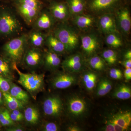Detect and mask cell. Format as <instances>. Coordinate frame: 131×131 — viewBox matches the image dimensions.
Instances as JSON below:
<instances>
[{
  "mask_svg": "<svg viewBox=\"0 0 131 131\" xmlns=\"http://www.w3.org/2000/svg\"><path fill=\"white\" fill-rule=\"evenodd\" d=\"M124 58L125 59H131V51L129 50L125 53Z\"/></svg>",
  "mask_w": 131,
  "mask_h": 131,
  "instance_id": "obj_44",
  "label": "cell"
},
{
  "mask_svg": "<svg viewBox=\"0 0 131 131\" xmlns=\"http://www.w3.org/2000/svg\"><path fill=\"white\" fill-rule=\"evenodd\" d=\"M3 94L2 92L0 91V104L2 103Z\"/></svg>",
  "mask_w": 131,
  "mask_h": 131,
  "instance_id": "obj_45",
  "label": "cell"
},
{
  "mask_svg": "<svg viewBox=\"0 0 131 131\" xmlns=\"http://www.w3.org/2000/svg\"><path fill=\"white\" fill-rule=\"evenodd\" d=\"M12 113H13L16 116L18 117H20L24 119V115L21 112L20 110H18V109H16V110H14L12 111Z\"/></svg>",
  "mask_w": 131,
  "mask_h": 131,
  "instance_id": "obj_42",
  "label": "cell"
},
{
  "mask_svg": "<svg viewBox=\"0 0 131 131\" xmlns=\"http://www.w3.org/2000/svg\"><path fill=\"white\" fill-rule=\"evenodd\" d=\"M12 127H10L7 129V131H23L25 130L24 127L21 126H12Z\"/></svg>",
  "mask_w": 131,
  "mask_h": 131,
  "instance_id": "obj_39",
  "label": "cell"
},
{
  "mask_svg": "<svg viewBox=\"0 0 131 131\" xmlns=\"http://www.w3.org/2000/svg\"><path fill=\"white\" fill-rule=\"evenodd\" d=\"M104 130L106 131H115L114 125L110 121H108L106 123Z\"/></svg>",
  "mask_w": 131,
  "mask_h": 131,
  "instance_id": "obj_37",
  "label": "cell"
},
{
  "mask_svg": "<svg viewBox=\"0 0 131 131\" xmlns=\"http://www.w3.org/2000/svg\"><path fill=\"white\" fill-rule=\"evenodd\" d=\"M45 45L60 56L68 52L63 44L53 33L47 35Z\"/></svg>",
  "mask_w": 131,
  "mask_h": 131,
  "instance_id": "obj_20",
  "label": "cell"
},
{
  "mask_svg": "<svg viewBox=\"0 0 131 131\" xmlns=\"http://www.w3.org/2000/svg\"><path fill=\"white\" fill-rule=\"evenodd\" d=\"M109 75L112 79L120 80L122 79L123 74L121 71L119 69L113 68L111 69L109 71Z\"/></svg>",
  "mask_w": 131,
  "mask_h": 131,
  "instance_id": "obj_36",
  "label": "cell"
},
{
  "mask_svg": "<svg viewBox=\"0 0 131 131\" xmlns=\"http://www.w3.org/2000/svg\"><path fill=\"white\" fill-rule=\"evenodd\" d=\"M81 47L84 54L88 57L95 55L100 47V38L95 32L83 34L80 37Z\"/></svg>",
  "mask_w": 131,
  "mask_h": 131,
  "instance_id": "obj_10",
  "label": "cell"
},
{
  "mask_svg": "<svg viewBox=\"0 0 131 131\" xmlns=\"http://www.w3.org/2000/svg\"><path fill=\"white\" fill-rule=\"evenodd\" d=\"M68 130L69 131H79L81 130V129L78 127L71 126L69 127L68 128Z\"/></svg>",
  "mask_w": 131,
  "mask_h": 131,
  "instance_id": "obj_43",
  "label": "cell"
},
{
  "mask_svg": "<svg viewBox=\"0 0 131 131\" xmlns=\"http://www.w3.org/2000/svg\"><path fill=\"white\" fill-rule=\"evenodd\" d=\"M42 130L44 131H58L59 130L58 125L52 122H47L43 125Z\"/></svg>",
  "mask_w": 131,
  "mask_h": 131,
  "instance_id": "obj_34",
  "label": "cell"
},
{
  "mask_svg": "<svg viewBox=\"0 0 131 131\" xmlns=\"http://www.w3.org/2000/svg\"><path fill=\"white\" fill-rule=\"evenodd\" d=\"M95 18L89 15L81 14L74 15L73 22L78 29L86 31L93 26L95 24Z\"/></svg>",
  "mask_w": 131,
  "mask_h": 131,
  "instance_id": "obj_19",
  "label": "cell"
},
{
  "mask_svg": "<svg viewBox=\"0 0 131 131\" xmlns=\"http://www.w3.org/2000/svg\"><path fill=\"white\" fill-rule=\"evenodd\" d=\"M124 77L127 81H129L131 79V68L126 69L124 71Z\"/></svg>",
  "mask_w": 131,
  "mask_h": 131,
  "instance_id": "obj_38",
  "label": "cell"
},
{
  "mask_svg": "<svg viewBox=\"0 0 131 131\" xmlns=\"http://www.w3.org/2000/svg\"><path fill=\"white\" fill-rule=\"evenodd\" d=\"M105 41L108 46L115 49L121 47L123 44L121 36L118 32L106 34Z\"/></svg>",
  "mask_w": 131,
  "mask_h": 131,
  "instance_id": "obj_27",
  "label": "cell"
},
{
  "mask_svg": "<svg viewBox=\"0 0 131 131\" xmlns=\"http://www.w3.org/2000/svg\"><path fill=\"white\" fill-rule=\"evenodd\" d=\"M47 35L42 31L33 29L27 35L28 43L33 47L41 49L45 45Z\"/></svg>",
  "mask_w": 131,
  "mask_h": 131,
  "instance_id": "obj_21",
  "label": "cell"
},
{
  "mask_svg": "<svg viewBox=\"0 0 131 131\" xmlns=\"http://www.w3.org/2000/svg\"><path fill=\"white\" fill-rule=\"evenodd\" d=\"M44 52L42 49L32 46L27 47L21 63L27 68L37 69L43 65Z\"/></svg>",
  "mask_w": 131,
  "mask_h": 131,
  "instance_id": "obj_7",
  "label": "cell"
},
{
  "mask_svg": "<svg viewBox=\"0 0 131 131\" xmlns=\"http://www.w3.org/2000/svg\"><path fill=\"white\" fill-rule=\"evenodd\" d=\"M109 121L113 123L115 131H126L131 122V114L130 112L119 113L113 115Z\"/></svg>",
  "mask_w": 131,
  "mask_h": 131,
  "instance_id": "obj_17",
  "label": "cell"
},
{
  "mask_svg": "<svg viewBox=\"0 0 131 131\" xmlns=\"http://www.w3.org/2000/svg\"><path fill=\"white\" fill-rule=\"evenodd\" d=\"M124 1L125 0H87L86 8L96 13L111 12L124 5Z\"/></svg>",
  "mask_w": 131,
  "mask_h": 131,
  "instance_id": "obj_6",
  "label": "cell"
},
{
  "mask_svg": "<svg viewBox=\"0 0 131 131\" xmlns=\"http://www.w3.org/2000/svg\"><path fill=\"white\" fill-rule=\"evenodd\" d=\"M102 58L110 65L114 64L117 59V54L112 49H106L102 53Z\"/></svg>",
  "mask_w": 131,
  "mask_h": 131,
  "instance_id": "obj_31",
  "label": "cell"
},
{
  "mask_svg": "<svg viewBox=\"0 0 131 131\" xmlns=\"http://www.w3.org/2000/svg\"><path fill=\"white\" fill-rule=\"evenodd\" d=\"M71 15L83 13L86 8L87 0H66Z\"/></svg>",
  "mask_w": 131,
  "mask_h": 131,
  "instance_id": "obj_25",
  "label": "cell"
},
{
  "mask_svg": "<svg viewBox=\"0 0 131 131\" xmlns=\"http://www.w3.org/2000/svg\"><path fill=\"white\" fill-rule=\"evenodd\" d=\"M24 119L27 124L36 125L40 121V112L38 108L34 106L27 107L24 110Z\"/></svg>",
  "mask_w": 131,
  "mask_h": 131,
  "instance_id": "obj_22",
  "label": "cell"
},
{
  "mask_svg": "<svg viewBox=\"0 0 131 131\" xmlns=\"http://www.w3.org/2000/svg\"><path fill=\"white\" fill-rule=\"evenodd\" d=\"M11 81L0 74V91L2 93L9 92L12 83Z\"/></svg>",
  "mask_w": 131,
  "mask_h": 131,
  "instance_id": "obj_33",
  "label": "cell"
},
{
  "mask_svg": "<svg viewBox=\"0 0 131 131\" xmlns=\"http://www.w3.org/2000/svg\"><path fill=\"white\" fill-rule=\"evenodd\" d=\"M68 108L69 113L74 117H79L84 113L87 109L86 102L77 96H73L69 99Z\"/></svg>",
  "mask_w": 131,
  "mask_h": 131,
  "instance_id": "obj_16",
  "label": "cell"
},
{
  "mask_svg": "<svg viewBox=\"0 0 131 131\" xmlns=\"http://www.w3.org/2000/svg\"><path fill=\"white\" fill-rule=\"evenodd\" d=\"M113 95L115 98L120 100H127L131 97V88L125 84L120 85L115 90Z\"/></svg>",
  "mask_w": 131,
  "mask_h": 131,
  "instance_id": "obj_28",
  "label": "cell"
},
{
  "mask_svg": "<svg viewBox=\"0 0 131 131\" xmlns=\"http://www.w3.org/2000/svg\"><path fill=\"white\" fill-rule=\"evenodd\" d=\"M53 34L63 44L68 52L73 51L79 46L80 37L77 31L64 22L57 26Z\"/></svg>",
  "mask_w": 131,
  "mask_h": 131,
  "instance_id": "obj_5",
  "label": "cell"
},
{
  "mask_svg": "<svg viewBox=\"0 0 131 131\" xmlns=\"http://www.w3.org/2000/svg\"><path fill=\"white\" fill-rule=\"evenodd\" d=\"M22 26L14 13L9 8L0 7V37H12L19 35Z\"/></svg>",
  "mask_w": 131,
  "mask_h": 131,
  "instance_id": "obj_2",
  "label": "cell"
},
{
  "mask_svg": "<svg viewBox=\"0 0 131 131\" xmlns=\"http://www.w3.org/2000/svg\"><path fill=\"white\" fill-rule=\"evenodd\" d=\"M0 122L4 126H11L14 125V122L10 118V113L6 109L0 111Z\"/></svg>",
  "mask_w": 131,
  "mask_h": 131,
  "instance_id": "obj_32",
  "label": "cell"
},
{
  "mask_svg": "<svg viewBox=\"0 0 131 131\" xmlns=\"http://www.w3.org/2000/svg\"><path fill=\"white\" fill-rule=\"evenodd\" d=\"M28 45L27 35L22 34L6 42L2 47L3 55L12 63H21Z\"/></svg>",
  "mask_w": 131,
  "mask_h": 131,
  "instance_id": "obj_1",
  "label": "cell"
},
{
  "mask_svg": "<svg viewBox=\"0 0 131 131\" xmlns=\"http://www.w3.org/2000/svg\"><path fill=\"white\" fill-rule=\"evenodd\" d=\"M122 64L126 69L131 68V59H125L122 62Z\"/></svg>",
  "mask_w": 131,
  "mask_h": 131,
  "instance_id": "obj_41",
  "label": "cell"
},
{
  "mask_svg": "<svg viewBox=\"0 0 131 131\" xmlns=\"http://www.w3.org/2000/svg\"><path fill=\"white\" fill-rule=\"evenodd\" d=\"M13 67L19 74L18 82L27 90L33 98H36L37 94L44 89V74L22 73L18 69L16 63L13 64Z\"/></svg>",
  "mask_w": 131,
  "mask_h": 131,
  "instance_id": "obj_3",
  "label": "cell"
},
{
  "mask_svg": "<svg viewBox=\"0 0 131 131\" xmlns=\"http://www.w3.org/2000/svg\"><path fill=\"white\" fill-rule=\"evenodd\" d=\"M10 116L11 119L14 122H19V121H21L22 120L24 119L16 116V115L14 114L13 113H10Z\"/></svg>",
  "mask_w": 131,
  "mask_h": 131,
  "instance_id": "obj_40",
  "label": "cell"
},
{
  "mask_svg": "<svg viewBox=\"0 0 131 131\" xmlns=\"http://www.w3.org/2000/svg\"><path fill=\"white\" fill-rule=\"evenodd\" d=\"M99 83L101 84L103 88L106 95L112 89V82L107 79H103Z\"/></svg>",
  "mask_w": 131,
  "mask_h": 131,
  "instance_id": "obj_35",
  "label": "cell"
},
{
  "mask_svg": "<svg viewBox=\"0 0 131 131\" xmlns=\"http://www.w3.org/2000/svg\"><path fill=\"white\" fill-rule=\"evenodd\" d=\"M43 112L47 117L57 118L62 113L63 103L61 98L57 95H50L47 97L42 104Z\"/></svg>",
  "mask_w": 131,
  "mask_h": 131,
  "instance_id": "obj_8",
  "label": "cell"
},
{
  "mask_svg": "<svg viewBox=\"0 0 131 131\" xmlns=\"http://www.w3.org/2000/svg\"><path fill=\"white\" fill-rule=\"evenodd\" d=\"M49 11L56 20L64 22L71 15L66 2L53 1L51 2Z\"/></svg>",
  "mask_w": 131,
  "mask_h": 131,
  "instance_id": "obj_12",
  "label": "cell"
},
{
  "mask_svg": "<svg viewBox=\"0 0 131 131\" xmlns=\"http://www.w3.org/2000/svg\"><path fill=\"white\" fill-rule=\"evenodd\" d=\"M97 77L96 74L92 72L85 73L83 77V81L86 88L90 91L93 90L96 85Z\"/></svg>",
  "mask_w": 131,
  "mask_h": 131,
  "instance_id": "obj_30",
  "label": "cell"
},
{
  "mask_svg": "<svg viewBox=\"0 0 131 131\" xmlns=\"http://www.w3.org/2000/svg\"><path fill=\"white\" fill-rule=\"evenodd\" d=\"M13 63L3 56H0V74L11 80L14 78Z\"/></svg>",
  "mask_w": 131,
  "mask_h": 131,
  "instance_id": "obj_24",
  "label": "cell"
},
{
  "mask_svg": "<svg viewBox=\"0 0 131 131\" xmlns=\"http://www.w3.org/2000/svg\"><path fill=\"white\" fill-rule=\"evenodd\" d=\"M61 64L60 56L47 49L44 52L43 65L47 70H56Z\"/></svg>",
  "mask_w": 131,
  "mask_h": 131,
  "instance_id": "obj_18",
  "label": "cell"
},
{
  "mask_svg": "<svg viewBox=\"0 0 131 131\" xmlns=\"http://www.w3.org/2000/svg\"><path fill=\"white\" fill-rule=\"evenodd\" d=\"M61 65L64 71L71 73H77L83 68V57L79 53L72 54L67 57L61 63Z\"/></svg>",
  "mask_w": 131,
  "mask_h": 131,
  "instance_id": "obj_14",
  "label": "cell"
},
{
  "mask_svg": "<svg viewBox=\"0 0 131 131\" xmlns=\"http://www.w3.org/2000/svg\"><path fill=\"white\" fill-rule=\"evenodd\" d=\"M115 12V16L118 31L124 35H127L131 28V15L129 8L123 5L117 8Z\"/></svg>",
  "mask_w": 131,
  "mask_h": 131,
  "instance_id": "obj_9",
  "label": "cell"
},
{
  "mask_svg": "<svg viewBox=\"0 0 131 131\" xmlns=\"http://www.w3.org/2000/svg\"><path fill=\"white\" fill-rule=\"evenodd\" d=\"M16 11L27 25H32L42 10L40 0H15Z\"/></svg>",
  "mask_w": 131,
  "mask_h": 131,
  "instance_id": "obj_4",
  "label": "cell"
},
{
  "mask_svg": "<svg viewBox=\"0 0 131 131\" xmlns=\"http://www.w3.org/2000/svg\"><path fill=\"white\" fill-rule=\"evenodd\" d=\"M72 74L65 71L56 73L51 80L52 87L56 89H64L74 85L77 80Z\"/></svg>",
  "mask_w": 131,
  "mask_h": 131,
  "instance_id": "obj_11",
  "label": "cell"
},
{
  "mask_svg": "<svg viewBox=\"0 0 131 131\" xmlns=\"http://www.w3.org/2000/svg\"><path fill=\"white\" fill-rule=\"evenodd\" d=\"M8 93L24 106L29 102L30 96L28 93L13 83H12L11 88Z\"/></svg>",
  "mask_w": 131,
  "mask_h": 131,
  "instance_id": "obj_23",
  "label": "cell"
},
{
  "mask_svg": "<svg viewBox=\"0 0 131 131\" xmlns=\"http://www.w3.org/2000/svg\"><path fill=\"white\" fill-rule=\"evenodd\" d=\"M97 24L100 31L105 34L119 32L117 30L115 16L113 14L110 13L103 14L98 19Z\"/></svg>",
  "mask_w": 131,
  "mask_h": 131,
  "instance_id": "obj_15",
  "label": "cell"
},
{
  "mask_svg": "<svg viewBox=\"0 0 131 131\" xmlns=\"http://www.w3.org/2000/svg\"><path fill=\"white\" fill-rule=\"evenodd\" d=\"M3 97L8 108L11 110L18 109L21 110L24 106L20 102L11 95L8 92L2 93Z\"/></svg>",
  "mask_w": 131,
  "mask_h": 131,
  "instance_id": "obj_26",
  "label": "cell"
},
{
  "mask_svg": "<svg viewBox=\"0 0 131 131\" xmlns=\"http://www.w3.org/2000/svg\"><path fill=\"white\" fill-rule=\"evenodd\" d=\"M56 20L49 10H42L32 25L33 29L39 31L51 29L56 24Z\"/></svg>",
  "mask_w": 131,
  "mask_h": 131,
  "instance_id": "obj_13",
  "label": "cell"
},
{
  "mask_svg": "<svg viewBox=\"0 0 131 131\" xmlns=\"http://www.w3.org/2000/svg\"><path fill=\"white\" fill-rule=\"evenodd\" d=\"M90 67L96 70L101 71L106 67V62L102 58L97 55H94L90 57L88 61Z\"/></svg>",
  "mask_w": 131,
  "mask_h": 131,
  "instance_id": "obj_29",
  "label": "cell"
}]
</instances>
